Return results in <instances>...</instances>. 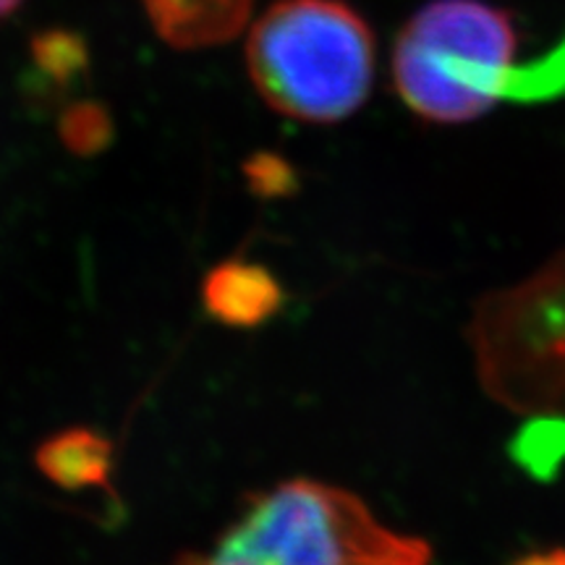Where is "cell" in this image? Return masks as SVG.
Masks as SVG:
<instances>
[{"label":"cell","mask_w":565,"mask_h":565,"mask_svg":"<svg viewBox=\"0 0 565 565\" xmlns=\"http://www.w3.org/2000/svg\"><path fill=\"white\" fill-rule=\"evenodd\" d=\"M42 477L63 490L108 487L113 471V445L89 427H71L40 443L34 454Z\"/></svg>","instance_id":"7"},{"label":"cell","mask_w":565,"mask_h":565,"mask_svg":"<svg viewBox=\"0 0 565 565\" xmlns=\"http://www.w3.org/2000/svg\"><path fill=\"white\" fill-rule=\"evenodd\" d=\"M63 141L74 152L92 154L103 150L105 141H108L110 134V121L105 116L103 108L97 105H79V108H71L66 116H63Z\"/></svg>","instance_id":"8"},{"label":"cell","mask_w":565,"mask_h":565,"mask_svg":"<svg viewBox=\"0 0 565 565\" xmlns=\"http://www.w3.org/2000/svg\"><path fill=\"white\" fill-rule=\"evenodd\" d=\"M246 66L263 100L301 124H338L374 84V38L341 0H280L252 26Z\"/></svg>","instance_id":"2"},{"label":"cell","mask_w":565,"mask_h":565,"mask_svg":"<svg viewBox=\"0 0 565 565\" xmlns=\"http://www.w3.org/2000/svg\"><path fill=\"white\" fill-rule=\"evenodd\" d=\"M152 26L168 45L196 51L236 38L254 0H141Z\"/></svg>","instance_id":"5"},{"label":"cell","mask_w":565,"mask_h":565,"mask_svg":"<svg viewBox=\"0 0 565 565\" xmlns=\"http://www.w3.org/2000/svg\"><path fill=\"white\" fill-rule=\"evenodd\" d=\"M204 309L233 328H254L278 312L282 291L265 267L231 259L212 267L202 282Z\"/></svg>","instance_id":"6"},{"label":"cell","mask_w":565,"mask_h":565,"mask_svg":"<svg viewBox=\"0 0 565 565\" xmlns=\"http://www.w3.org/2000/svg\"><path fill=\"white\" fill-rule=\"evenodd\" d=\"M519 38L505 11L482 0H433L401 30L393 84L429 124H469L505 97L547 95L565 82V45L545 66H519Z\"/></svg>","instance_id":"1"},{"label":"cell","mask_w":565,"mask_h":565,"mask_svg":"<svg viewBox=\"0 0 565 565\" xmlns=\"http://www.w3.org/2000/svg\"><path fill=\"white\" fill-rule=\"evenodd\" d=\"M34 58H38L40 68H45L47 74L63 76V79H66V76L84 66V47L79 40L68 38V34L63 32H55L38 40V45H34Z\"/></svg>","instance_id":"9"},{"label":"cell","mask_w":565,"mask_h":565,"mask_svg":"<svg viewBox=\"0 0 565 565\" xmlns=\"http://www.w3.org/2000/svg\"><path fill=\"white\" fill-rule=\"evenodd\" d=\"M21 0H0V17H9V13L17 9Z\"/></svg>","instance_id":"10"},{"label":"cell","mask_w":565,"mask_h":565,"mask_svg":"<svg viewBox=\"0 0 565 565\" xmlns=\"http://www.w3.org/2000/svg\"><path fill=\"white\" fill-rule=\"evenodd\" d=\"M433 550L395 532L362 498L312 479L254 492L225 529L207 563L231 565H416Z\"/></svg>","instance_id":"3"},{"label":"cell","mask_w":565,"mask_h":565,"mask_svg":"<svg viewBox=\"0 0 565 565\" xmlns=\"http://www.w3.org/2000/svg\"><path fill=\"white\" fill-rule=\"evenodd\" d=\"M484 391L521 414L565 408V252L479 303L469 330Z\"/></svg>","instance_id":"4"}]
</instances>
